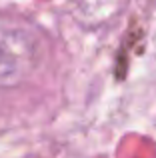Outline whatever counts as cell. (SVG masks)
I'll return each instance as SVG.
<instances>
[{
	"label": "cell",
	"mask_w": 156,
	"mask_h": 158,
	"mask_svg": "<svg viewBox=\"0 0 156 158\" xmlns=\"http://www.w3.org/2000/svg\"><path fill=\"white\" fill-rule=\"evenodd\" d=\"M50 36L30 18L0 10V124L44 100L56 76Z\"/></svg>",
	"instance_id": "6da1fadb"
}]
</instances>
